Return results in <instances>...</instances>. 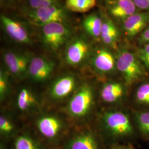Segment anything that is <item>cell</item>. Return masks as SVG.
Listing matches in <instances>:
<instances>
[{
    "label": "cell",
    "instance_id": "cell-1",
    "mask_svg": "<svg viewBox=\"0 0 149 149\" xmlns=\"http://www.w3.org/2000/svg\"><path fill=\"white\" fill-rule=\"evenodd\" d=\"M117 69L122 75L128 86L142 79L146 74V70L137 56L135 52L128 49L119 52L116 58Z\"/></svg>",
    "mask_w": 149,
    "mask_h": 149
},
{
    "label": "cell",
    "instance_id": "cell-2",
    "mask_svg": "<svg viewBox=\"0 0 149 149\" xmlns=\"http://www.w3.org/2000/svg\"><path fill=\"white\" fill-rule=\"evenodd\" d=\"M104 129L113 139L128 138L134 134V128L128 115L120 111H110L103 116Z\"/></svg>",
    "mask_w": 149,
    "mask_h": 149
},
{
    "label": "cell",
    "instance_id": "cell-3",
    "mask_svg": "<svg viewBox=\"0 0 149 149\" xmlns=\"http://www.w3.org/2000/svg\"><path fill=\"white\" fill-rule=\"evenodd\" d=\"M93 103L92 88L87 84L81 86L70 99L68 112L72 117L80 119L90 112Z\"/></svg>",
    "mask_w": 149,
    "mask_h": 149
},
{
    "label": "cell",
    "instance_id": "cell-4",
    "mask_svg": "<svg viewBox=\"0 0 149 149\" xmlns=\"http://www.w3.org/2000/svg\"><path fill=\"white\" fill-rule=\"evenodd\" d=\"M42 39L45 45L50 50L56 52L66 42L69 31L64 23L55 22L42 26Z\"/></svg>",
    "mask_w": 149,
    "mask_h": 149
},
{
    "label": "cell",
    "instance_id": "cell-5",
    "mask_svg": "<svg viewBox=\"0 0 149 149\" xmlns=\"http://www.w3.org/2000/svg\"><path fill=\"white\" fill-rule=\"evenodd\" d=\"M37 127L40 135L50 143H56L64 133V123L55 116L45 115L39 118Z\"/></svg>",
    "mask_w": 149,
    "mask_h": 149
},
{
    "label": "cell",
    "instance_id": "cell-6",
    "mask_svg": "<svg viewBox=\"0 0 149 149\" xmlns=\"http://www.w3.org/2000/svg\"><path fill=\"white\" fill-rule=\"evenodd\" d=\"M28 13L31 21L41 26L55 22L65 23L66 19L65 12L58 5L31 9Z\"/></svg>",
    "mask_w": 149,
    "mask_h": 149
},
{
    "label": "cell",
    "instance_id": "cell-7",
    "mask_svg": "<svg viewBox=\"0 0 149 149\" xmlns=\"http://www.w3.org/2000/svg\"><path fill=\"white\" fill-rule=\"evenodd\" d=\"M149 24V12L140 11L125 19L120 23L124 35L132 40L136 38Z\"/></svg>",
    "mask_w": 149,
    "mask_h": 149
},
{
    "label": "cell",
    "instance_id": "cell-8",
    "mask_svg": "<svg viewBox=\"0 0 149 149\" xmlns=\"http://www.w3.org/2000/svg\"><path fill=\"white\" fill-rule=\"evenodd\" d=\"M106 3V13L120 24L129 17L140 12L132 0H110Z\"/></svg>",
    "mask_w": 149,
    "mask_h": 149
},
{
    "label": "cell",
    "instance_id": "cell-9",
    "mask_svg": "<svg viewBox=\"0 0 149 149\" xmlns=\"http://www.w3.org/2000/svg\"><path fill=\"white\" fill-rule=\"evenodd\" d=\"M90 46L85 38L76 37L70 42L65 52V60L71 66L82 63L88 56Z\"/></svg>",
    "mask_w": 149,
    "mask_h": 149
},
{
    "label": "cell",
    "instance_id": "cell-10",
    "mask_svg": "<svg viewBox=\"0 0 149 149\" xmlns=\"http://www.w3.org/2000/svg\"><path fill=\"white\" fill-rule=\"evenodd\" d=\"M55 64L53 61L42 56H34L31 59L28 73L32 80L44 82L53 72Z\"/></svg>",
    "mask_w": 149,
    "mask_h": 149
},
{
    "label": "cell",
    "instance_id": "cell-11",
    "mask_svg": "<svg viewBox=\"0 0 149 149\" xmlns=\"http://www.w3.org/2000/svg\"><path fill=\"white\" fill-rule=\"evenodd\" d=\"M1 22L6 34L17 43L29 44L31 43L30 35L27 29L19 22L7 16H1Z\"/></svg>",
    "mask_w": 149,
    "mask_h": 149
},
{
    "label": "cell",
    "instance_id": "cell-12",
    "mask_svg": "<svg viewBox=\"0 0 149 149\" xmlns=\"http://www.w3.org/2000/svg\"><path fill=\"white\" fill-rule=\"evenodd\" d=\"M101 16L102 26L100 40L107 47L117 50L120 38L119 30L107 13H102Z\"/></svg>",
    "mask_w": 149,
    "mask_h": 149
},
{
    "label": "cell",
    "instance_id": "cell-13",
    "mask_svg": "<svg viewBox=\"0 0 149 149\" xmlns=\"http://www.w3.org/2000/svg\"><path fill=\"white\" fill-rule=\"evenodd\" d=\"M64 149H100L95 135L90 131H82L68 139Z\"/></svg>",
    "mask_w": 149,
    "mask_h": 149
},
{
    "label": "cell",
    "instance_id": "cell-14",
    "mask_svg": "<svg viewBox=\"0 0 149 149\" xmlns=\"http://www.w3.org/2000/svg\"><path fill=\"white\" fill-rule=\"evenodd\" d=\"M92 65L95 69L102 74H108L117 69L116 58L106 48L98 49L93 55Z\"/></svg>",
    "mask_w": 149,
    "mask_h": 149
},
{
    "label": "cell",
    "instance_id": "cell-15",
    "mask_svg": "<svg viewBox=\"0 0 149 149\" xmlns=\"http://www.w3.org/2000/svg\"><path fill=\"white\" fill-rule=\"evenodd\" d=\"M31 59L27 55L7 52L3 55V61L8 70L15 76H21L28 72Z\"/></svg>",
    "mask_w": 149,
    "mask_h": 149
},
{
    "label": "cell",
    "instance_id": "cell-16",
    "mask_svg": "<svg viewBox=\"0 0 149 149\" xmlns=\"http://www.w3.org/2000/svg\"><path fill=\"white\" fill-rule=\"evenodd\" d=\"M76 86V80L73 75L64 74L53 84L50 90V95L54 100H63L74 91Z\"/></svg>",
    "mask_w": 149,
    "mask_h": 149
},
{
    "label": "cell",
    "instance_id": "cell-17",
    "mask_svg": "<svg viewBox=\"0 0 149 149\" xmlns=\"http://www.w3.org/2000/svg\"><path fill=\"white\" fill-rule=\"evenodd\" d=\"M125 93L124 86L120 82H109L103 86L101 91L102 100L108 103L119 101Z\"/></svg>",
    "mask_w": 149,
    "mask_h": 149
},
{
    "label": "cell",
    "instance_id": "cell-18",
    "mask_svg": "<svg viewBox=\"0 0 149 149\" xmlns=\"http://www.w3.org/2000/svg\"><path fill=\"white\" fill-rule=\"evenodd\" d=\"M83 27L91 37L100 39L102 26L101 14L92 13L86 16L83 21Z\"/></svg>",
    "mask_w": 149,
    "mask_h": 149
},
{
    "label": "cell",
    "instance_id": "cell-19",
    "mask_svg": "<svg viewBox=\"0 0 149 149\" xmlns=\"http://www.w3.org/2000/svg\"><path fill=\"white\" fill-rule=\"evenodd\" d=\"M37 104L36 97L32 91L27 88H22L18 93L17 106L22 112L28 111Z\"/></svg>",
    "mask_w": 149,
    "mask_h": 149
},
{
    "label": "cell",
    "instance_id": "cell-20",
    "mask_svg": "<svg viewBox=\"0 0 149 149\" xmlns=\"http://www.w3.org/2000/svg\"><path fill=\"white\" fill-rule=\"evenodd\" d=\"M13 149H44L43 144L28 134L17 136L13 143Z\"/></svg>",
    "mask_w": 149,
    "mask_h": 149
},
{
    "label": "cell",
    "instance_id": "cell-21",
    "mask_svg": "<svg viewBox=\"0 0 149 149\" xmlns=\"http://www.w3.org/2000/svg\"><path fill=\"white\" fill-rule=\"evenodd\" d=\"M96 0H65V5L70 11L85 13L96 5Z\"/></svg>",
    "mask_w": 149,
    "mask_h": 149
},
{
    "label": "cell",
    "instance_id": "cell-22",
    "mask_svg": "<svg viewBox=\"0 0 149 149\" xmlns=\"http://www.w3.org/2000/svg\"><path fill=\"white\" fill-rule=\"evenodd\" d=\"M135 117L139 132L144 138L149 140V111L137 112Z\"/></svg>",
    "mask_w": 149,
    "mask_h": 149
},
{
    "label": "cell",
    "instance_id": "cell-23",
    "mask_svg": "<svg viewBox=\"0 0 149 149\" xmlns=\"http://www.w3.org/2000/svg\"><path fill=\"white\" fill-rule=\"evenodd\" d=\"M135 99L139 104L149 106V81L139 86L135 93Z\"/></svg>",
    "mask_w": 149,
    "mask_h": 149
},
{
    "label": "cell",
    "instance_id": "cell-24",
    "mask_svg": "<svg viewBox=\"0 0 149 149\" xmlns=\"http://www.w3.org/2000/svg\"><path fill=\"white\" fill-rule=\"evenodd\" d=\"M15 132V128L11 120L1 115L0 117V133L2 137L6 139L12 137Z\"/></svg>",
    "mask_w": 149,
    "mask_h": 149
},
{
    "label": "cell",
    "instance_id": "cell-25",
    "mask_svg": "<svg viewBox=\"0 0 149 149\" xmlns=\"http://www.w3.org/2000/svg\"><path fill=\"white\" fill-rule=\"evenodd\" d=\"M135 53L146 71H149V43L139 45Z\"/></svg>",
    "mask_w": 149,
    "mask_h": 149
},
{
    "label": "cell",
    "instance_id": "cell-26",
    "mask_svg": "<svg viewBox=\"0 0 149 149\" xmlns=\"http://www.w3.org/2000/svg\"><path fill=\"white\" fill-rule=\"evenodd\" d=\"M10 90V82L8 76L3 70L0 71V98L3 101L8 95Z\"/></svg>",
    "mask_w": 149,
    "mask_h": 149
},
{
    "label": "cell",
    "instance_id": "cell-27",
    "mask_svg": "<svg viewBox=\"0 0 149 149\" xmlns=\"http://www.w3.org/2000/svg\"><path fill=\"white\" fill-rule=\"evenodd\" d=\"M28 5L32 10L51 6L58 5V0H28Z\"/></svg>",
    "mask_w": 149,
    "mask_h": 149
},
{
    "label": "cell",
    "instance_id": "cell-28",
    "mask_svg": "<svg viewBox=\"0 0 149 149\" xmlns=\"http://www.w3.org/2000/svg\"><path fill=\"white\" fill-rule=\"evenodd\" d=\"M139 45L149 43V24L136 38Z\"/></svg>",
    "mask_w": 149,
    "mask_h": 149
},
{
    "label": "cell",
    "instance_id": "cell-29",
    "mask_svg": "<svg viewBox=\"0 0 149 149\" xmlns=\"http://www.w3.org/2000/svg\"><path fill=\"white\" fill-rule=\"evenodd\" d=\"M140 11L149 12V0H132Z\"/></svg>",
    "mask_w": 149,
    "mask_h": 149
},
{
    "label": "cell",
    "instance_id": "cell-30",
    "mask_svg": "<svg viewBox=\"0 0 149 149\" xmlns=\"http://www.w3.org/2000/svg\"><path fill=\"white\" fill-rule=\"evenodd\" d=\"M109 149H134L130 146L125 145H114Z\"/></svg>",
    "mask_w": 149,
    "mask_h": 149
},
{
    "label": "cell",
    "instance_id": "cell-31",
    "mask_svg": "<svg viewBox=\"0 0 149 149\" xmlns=\"http://www.w3.org/2000/svg\"><path fill=\"white\" fill-rule=\"evenodd\" d=\"M1 1V2L2 3V2H6V1H8V0H0Z\"/></svg>",
    "mask_w": 149,
    "mask_h": 149
},
{
    "label": "cell",
    "instance_id": "cell-32",
    "mask_svg": "<svg viewBox=\"0 0 149 149\" xmlns=\"http://www.w3.org/2000/svg\"><path fill=\"white\" fill-rule=\"evenodd\" d=\"M104 1H106V2H107V1H110V0H104Z\"/></svg>",
    "mask_w": 149,
    "mask_h": 149
}]
</instances>
